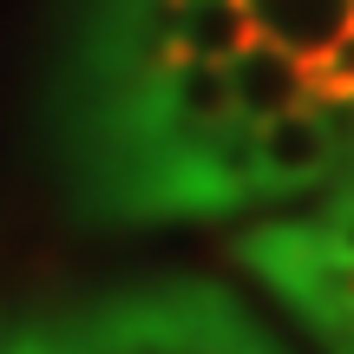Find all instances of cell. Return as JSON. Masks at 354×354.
Listing matches in <instances>:
<instances>
[{
  "mask_svg": "<svg viewBox=\"0 0 354 354\" xmlns=\"http://www.w3.org/2000/svg\"><path fill=\"white\" fill-rule=\"evenodd\" d=\"M243 263L308 322L335 354H354V250L322 223H256Z\"/></svg>",
  "mask_w": 354,
  "mask_h": 354,
  "instance_id": "obj_1",
  "label": "cell"
},
{
  "mask_svg": "<svg viewBox=\"0 0 354 354\" xmlns=\"http://www.w3.org/2000/svg\"><path fill=\"white\" fill-rule=\"evenodd\" d=\"M223 86H230L236 118L263 125V118H282V112L308 105V59L269 46V39H250V46H236L223 59Z\"/></svg>",
  "mask_w": 354,
  "mask_h": 354,
  "instance_id": "obj_2",
  "label": "cell"
},
{
  "mask_svg": "<svg viewBox=\"0 0 354 354\" xmlns=\"http://www.w3.org/2000/svg\"><path fill=\"white\" fill-rule=\"evenodd\" d=\"M335 158H342V145H335V131L322 125L315 105L282 112V118H263V125H256V177H263V197L315 184Z\"/></svg>",
  "mask_w": 354,
  "mask_h": 354,
  "instance_id": "obj_3",
  "label": "cell"
},
{
  "mask_svg": "<svg viewBox=\"0 0 354 354\" xmlns=\"http://www.w3.org/2000/svg\"><path fill=\"white\" fill-rule=\"evenodd\" d=\"M250 13V33L269 46L295 53V59H315L354 26V0H243Z\"/></svg>",
  "mask_w": 354,
  "mask_h": 354,
  "instance_id": "obj_4",
  "label": "cell"
},
{
  "mask_svg": "<svg viewBox=\"0 0 354 354\" xmlns=\"http://www.w3.org/2000/svg\"><path fill=\"white\" fill-rule=\"evenodd\" d=\"M165 26H171V46L184 53V59H216V66H223L236 46L256 39L243 0H171Z\"/></svg>",
  "mask_w": 354,
  "mask_h": 354,
  "instance_id": "obj_5",
  "label": "cell"
}]
</instances>
